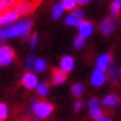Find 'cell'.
Here are the masks:
<instances>
[{"mask_svg":"<svg viewBox=\"0 0 121 121\" xmlns=\"http://www.w3.org/2000/svg\"><path fill=\"white\" fill-rule=\"evenodd\" d=\"M61 6L64 10L67 11H72V10H75L78 6V0H61Z\"/></svg>","mask_w":121,"mask_h":121,"instance_id":"cell-18","label":"cell"},{"mask_svg":"<svg viewBox=\"0 0 121 121\" xmlns=\"http://www.w3.org/2000/svg\"><path fill=\"white\" fill-rule=\"evenodd\" d=\"M73 65H75V61L72 59L71 56H64V57H61L60 60V69L64 72H71L73 69Z\"/></svg>","mask_w":121,"mask_h":121,"instance_id":"cell-13","label":"cell"},{"mask_svg":"<svg viewBox=\"0 0 121 121\" xmlns=\"http://www.w3.org/2000/svg\"><path fill=\"white\" fill-rule=\"evenodd\" d=\"M7 114H8V109L4 104H0V121L1 120H6Z\"/></svg>","mask_w":121,"mask_h":121,"instance_id":"cell-24","label":"cell"},{"mask_svg":"<svg viewBox=\"0 0 121 121\" xmlns=\"http://www.w3.org/2000/svg\"><path fill=\"white\" fill-rule=\"evenodd\" d=\"M86 45V38H83L82 35H78L76 38L73 39V48L75 49H82Z\"/></svg>","mask_w":121,"mask_h":121,"instance_id":"cell-23","label":"cell"},{"mask_svg":"<svg viewBox=\"0 0 121 121\" xmlns=\"http://www.w3.org/2000/svg\"><path fill=\"white\" fill-rule=\"evenodd\" d=\"M110 61H112V56L109 53H104V55L98 56V59L95 61V68L102 69V71H106L109 64H110Z\"/></svg>","mask_w":121,"mask_h":121,"instance_id":"cell-12","label":"cell"},{"mask_svg":"<svg viewBox=\"0 0 121 121\" xmlns=\"http://www.w3.org/2000/svg\"><path fill=\"white\" fill-rule=\"evenodd\" d=\"M90 82H91V84H93L94 87L102 86V84L106 82V73H105V71L95 68V71H94L93 73H91V76H90Z\"/></svg>","mask_w":121,"mask_h":121,"instance_id":"cell-9","label":"cell"},{"mask_svg":"<svg viewBox=\"0 0 121 121\" xmlns=\"http://www.w3.org/2000/svg\"><path fill=\"white\" fill-rule=\"evenodd\" d=\"M84 19V14L82 10H73V11L65 18V25L67 26H72V27H78L79 23Z\"/></svg>","mask_w":121,"mask_h":121,"instance_id":"cell-5","label":"cell"},{"mask_svg":"<svg viewBox=\"0 0 121 121\" xmlns=\"http://www.w3.org/2000/svg\"><path fill=\"white\" fill-rule=\"evenodd\" d=\"M120 27H121V18H120Z\"/></svg>","mask_w":121,"mask_h":121,"instance_id":"cell-34","label":"cell"},{"mask_svg":"<svg viewBox=\"0 0 121 121\" xmlns=\"http://www.w3.org/2000/svg\"><path fill=\"white\" fill-rule=\"evenodd\" d=\"M7 10V4H6V0H0V14L4 12Z\"/></svg>","mask_w":121,"mask_h":121,"instance_id":"cell-28","label":"cell"},{"mask_svg":"<svg viewBox=\"0 0 121 121\" xmlns=\"http://www.w3.org/2000/svg\"><path fill=\"white\" fill-rule=\"evenodd\" d=\"M121 12V0H112L110 3V14L112 17H117Z\"/></svg>","mask_w":121,"mask_h":121,"instance_id":"cell-16","label":"cell"},{"mask_svg":"<svg viewBox=\"0 0 121 121\" xmlns=\"http://www.w3.org/2000/svg\"><path fill=\"white\" fill-rule=\"evenodd\" d=\"M19 0H6V4H7V10H10V8H14L15 4H17Z\"/></svg>","mask_w":121,"mask_h":121,"instance_id":"cell-26","label":"cell"},{"mask_svg":"<svg viewBox=\"0 0 121 121\" xmlns=\"http://www.w3.org/2000/svg\"><path fill=\"white\" fill-rule=\"evenodd\" d=\"M37 1H41V0H37Z\"/></svg>","mask_w":121,"mask_h":121,"instance_id":"cell-36","label":"cell"},{"mask_svg":"<svg viewBox=\"0 0 121 121\" xmlns=\"http://www.w3.org/2000/svg\"><path fill=\"white\" fill-rule=\"evenodd\" d=\"M38 4L39 1L37 0H19L14 8L18 11L19 15H27V14H31Z\"/></svg>","mask_w":121,"mask_h":121,"instance_id":"cell-3","label":"cell"},{"mask_svg":"<svg viewBox=\"0 0 121 121\" xmlns=\"http://www.w3.org/2000/svg\"><path fill=\"white\" fill-rule=\"evenodd\" d=\"M110 120H112V118H110V117H106V116H102V117L99 118V121H110Z\"/></svg>","mask_w":121,"mask_h":121,"instance_id":"cell-31","label":"cell"},{"mask_svg":"<svg viewBox=\"0 0 121 121\" xmlns=\"http://www.w3.org/2000/svg\"><path fill=\"white\" fill-rule=\"evenodd\" d=\"M88 112H90V116L97 121H99V118L104 116L102 114V109H101V104H99L98 99H95V98L90 99V102H88Z\"/></svg>","mask_w":121,"mask_h":121,"instance_id":"cell-7","label":"cell"},{"mask_svg":"<svg viewBox=\"0 0 121 121\" xmlns=\"http://www.w3.org/2000/svg\"><path fill=\"white\" fill-rule=\"evenodd\" d=\"M72 95L73 97H80L83 94V91H84V87H83L82 83H75L73 86H72Z\"/></svg>","mask_w":121,"mask_h":121,"instance_id":"cell-21","label":"cell"},{"mask_svg":"<svg viewBox=\"0 0 121 121\" xmlns=\"http://www.w3.org/2000/svg\"><path fill=\"white\" fill-rule=\"evenodd\" d=\"M78 31H79V35H82L83 38H88L94 31L93 23L83 19L82 22L79 23V26H78Z\"/></svg>","mask_w":121,"mask_h":121,"instance_id":"cell-10","label":"cell"},{"mask_svg":"<svg viewBox=\"0 0 121 121\" xmlns=\"http://www.w3.org/2000/svg\"><path fill=\"white\" fill-rule=\"evenodd\" d=\"M33 67L37 72H44L46 69V63H45L44 59H37V60H34Z\"/></svg>","mask_w":121,"mask_h":121,"instance_id":"cell-19","label":"cell"},{"mask_svg":"<svg viewBox=\"0 0 121 121\" xmlns=\"http://www.w3.org/2000/svg\"><path fill=\"white\" fill-rule=\"evenodd\" d=\"M1 41H3V39H0V45H1Z\"/></svg>","mask_w":121,"mask_h":121,"instance_id":"cell-35","label":"cell"},{"mask_svg":"<svg viewBox=\"0 0 121 121\" xmlns=\"http://www.w3.org/2000/svg\"><path fill=\"white\" fill-rule=\"evenodd\" d=\"M31 26H33L31 21H22V22L14 25L11 27L3 29V30H0V39L12 38V37H23L26 39L29 37Z\"/></svg>","mask_w":121,"mask_h":121,"instance_id":"cell-1","label":"cell"},{"mask_svg":"<svg viewBox=\"0 0 121 121\" xmlns=\"http://www.w3.org/2000/svg\"><path fill=\"white\" fill-rule=\"evenodd\" d=\"M108 69H109V79H110V82L114 83L116 79H117V69H116V65H114V63H113V61H110Z\"/></svg>","mask_w":121,"mask_h":121,"instance_id":"cell-20","label":"cell"},{"mask_svg":"<svg viewBox=\"0 0 121 121\" xmlns=\"http://www.w3.org/2000/svg\"><path fill=\"white\" fill-rule=\"evenodd\" d=\"M87 3H90V0H78V4H87Z\"/></svg>","mask_w":121,"mask_h":121,"instance_id":"cell-30","label":"cell"},{"mask_svg":"<svg viewBox=\"0 0 121 121\" xmlns=\"http://www.w3.org/2000/svg\"><path fill=\"white\" fill-rule=\"evenodd\" d=\"M22 84L26 88H29V90L35 88V87H37V84H38V78H37L35 73L27 72V73H25L23 78H22Z\"/></svg>","mask_w":121,"mask_h":121,"instance_id":"cell-11","label":"cell"},{"mask_svg":"<svg viewBox=\"0 0 121 121\" xmlns=\"http://www.w3.org/2000/svg\"><path fill=\"white\" fill-rule=\"evenodd\" d=\"M37 41H38V34H33V37H31V39H30V48H31V49L35 48Z\"/></svg>","mask_w":121,"mask_h":121,"instance_id":"cell-25","label":"cell"},{"mask_svg":"<svg viewBox=\"0 0 121 121\" xmlns=\"http://www.w3.org/2000/svg\"><path fill=\"white\" fill-rule=\"evenodd\" d=\"M67 79V72L61 71V69H53L52 71V83L53 84H61L64 83Z\"/></svg>","mask_w":121,"mask_h":121,"instance_id":"cell-14","label":"cell"},{"mask_svg":"<svg viewBox=\"0 0 121 121\" xmlns=\"http://www.w3.org/2000/svg\"><path fill=\"white\" fill-rule=\"evenodd\" d=\"M35 90H37V94H38L39 97H45V95L48 94V84L45 82L38 83L37 87H35Z\"/></svg>","mask_w":121,"mask_h":121,"instance_id":"cell-22","label":"cell"},{"mask_svg":"<svg viewBox=\"0 0 121 121\" xmlns=\"http://www.w3.org/2000/svg\"><path fill=\"white\" fill-rule=\"evenodd\" d=\"M82 106H83V101H78L76 104H75V110L79 112V110L82 109Z\"/></svg>","mask_w":121,"mask_h":121,"instance_id":"cell-29","label":"cell"},{"mask_svg":"<svg viewBox=\"0 0 121 121\" xmlns=\"http://www.w3.org/2000/svg\"><path fill=\"white\" fill-rule=\"evenodd\" d=\"M15 57V52L10 46H0V65H8Z\"/></svg>","mask_w":121,"mask_h":121,"instance_id":"cell-4","label":"cell"},{"mask_svg":"<svg viewBox=\"0 0 121 121\" xmlns=\"http://www.w3.org/2000/svg\"><path fill=\"white\" fill-rule=\"evenodd\" d=\"M118 75H120V78H121V69H120V71H118Z\"/></svg>","mask_w":121,"mask_h":121,"instance_id":"cell-32","label":"cell"},{"mask_svg":"<svg viewBox=\"0 0 121 121\" xmlns=\"http://www.w3.org/2000/svg\"><path fill=\"white\" fill-rule=\"evenodd\" d=\"M34 60H35V59H34L33 56H30V57H29L27 60H26V64H25V67H26V68H31V67H33V64H34Z\"/></svg>","mask_w":121,"mask_h":121,"instance_id":"cell-27","label":"cell"},{"mask_svg":"<svg viewBox=\"0 0 121 121\" xmlns=\"http://www.w3.org/2000/svg\"><path fill=\"white\" fill-rule=\"evenodd\" d=\"M19 14L15 8H10V10H6L4 12L0 14V26H4V25H8V23H12L14 21H17Z\"/></svg>","mask_w":121,"mask_h":121,"instance_id":"cell-6","label":"cell"},{"mask_svg":"<svg viewBox=\"0 0 121 121\" xmlns=\"http://www.w3.org/2000/svg\"><path fill=\"white\" fill-rule=\"evenodd\" d=\"M102 105L105 108H116L118 105V98L116 97L114 94H108L102 99Z\"/></svg>","mask_w":121,"mask_h":121,"instance_id":"cell-15","label":"cell"},{"mask_svg":"<svg viewBox=\"0 0 121 121\" xmlns=\"http://www.w3.org/2000/svg\"><path fill=\"white\" fill-rule=\"evenodd\" d=\"M118 104H120V105H121V98H120V101H118Z\"/></svg>","mask_w":121,"mask_h":121,"instance_id":"cell-33","label":"cell"},{"mask_svg":"<svg viewBox=\"0 0 121 121\" xmlns=\"http://www.w3.org/2000/svg\"><path fill=\"white\" fill-rule=\"evenodd\" d=\"M99 30H101V33L104 34V35H110V34L113 33L116 30V21L114 18H105L104 21L101 22L99 25Z\"/></svg>","mask_w":121,"mask_h":121,"instance_id":"cell-8","label":"cell"},{"mask_svg":"<svg viewBox=\"0 0 121 121\" xmlns=\"http://www.w3.org/2000/svg\"><path fill=\"white\" fill-rule=\"evenodd\" d=\"M63 12H64V8L61 6V3L55 4L53 8H52V18H53V19H60L61 15H63Z\"/></svg>","mask_w":121,"mask_h":121,"instance_id":"cell-17","label":"cell"},{"mask_svg":"<svg viewBox=\"0 0 121 121\" xmlns=\"http://www.w3.org/2000/svg\"><path fill=\"white\" fill-rule=\"evenodd\" d=\"M34 114L39 117V118H46L52 114L53 112V105L46 102V101H37V104L34 105L33 108Z\"/></svg>","mask_w":121,"mask_h":121,"instance_id":"cell-2","label":"cell"}]
</instances>
